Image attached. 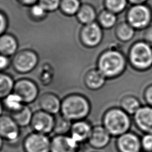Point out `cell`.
I'll list each match as a JSON object with an SVG mask.
<instances>
[{
    "label": "cell",
    "instance_id": "1",
    "mask_svg": "<svg viewBox=\"0 0 152 152\" xmlns=\"http://www.w3.org/2000/svg\"><path fill=\"white\" fill-rule=\"evenodd\" d=\"M128 64L126 56L119 48L112 46L100 53L96 68L107 80H114L124 74Z\"/></svg>",
    "mask_w": 152,
    "mask_h": 152
},
{
    "label": "cell",
    "instance_id": "2",
    "mask_svg": "<svg viewBox=\"0 0 152 152\" xmlns=\"http://www.w3.org/2000/svg\"><path fill=\"white\" fill-rule=\"evenodd\" d=\"M102 125L112 137L116 138L130 131L132 119L131 116L119 106H113L104 111Z\"/></svg>",
    "mask_w": 152,
    "mask_h": 152
},
{
    "label": "cell",
    "instance_id": "3",
    "mask_svg": "<svg viewBox=\"0 0 152 152\" xmlns=\"http://www.w3.org/2000/svg\"><path fill=\"white\" fill-rule=\"evenodd\" d=\"M90 111V101L80 94H71L61 100L60 113L72 122L85 119Z\"/></svg>",
    "mask_w": 152,
    "mask_h": 152
},
{
    "label": "cell",
    "instance_id": "4",
    "mask_svg": "<svg viewBox=\"0 0 152 152\" xmlns=\"http://www.w3.org/2000/svg\"><path fill=\"white\" fill-rule=\"evenodd\" d=\"M128 63L137 72H145L152 68V47L143 40L135 41L126 55Z\"/></svg>",
    "mask_w": 152,
    "mask_h": 152
},
{
    "label": "cell",
    "instance_id": "5",
    "mask_svg": "<svg viewBox=\"0 0 152 152\" xmlns=\"http://www.w3.org/2000/svg\"><path fill=\"white\" fill-rule=\"evenodd\" d=\"M125 20L136 30H144L152 23V8L147 4L132 5L125 14Z\"/></svg>",
    "mask_w": 152,
    "mask_h": 152
},
{
    "label": "cell",
    "instance_id": "6",
    "mask_svg": "<svg viewBox=\"0 0 152 152\" xmlns=\"http://www.w3.org/2000/svg\"><path fill=\"white\" fill-rule=\"evenodd\" d=\"M39 62L38 55L33 50L24 49L18 51L11 59L14 69L19 74H27L32 71Z\"/></svg>",
    "mask_w": 152,
    "mask_h": 152
},
{
    "label": "cell",
    "instance_id": "7",
    "mask_svg": "<svg viewBox=\"0 0 152 152\" xmlns=\"http://www.w3.org/2000/svg\"><path fill=\"white\" fill-rule=\"evenodd\" d=\"M103 30L97 22L84 25L79 34L81 44L88 48L98 46L103 39Z\"/></svg>",
    "mask_w": 152,
    "mask_h": 152
},
{
    "label": "cell",
    "instance_id": "8",
    "mask_svg": "<svg viewBox=\"0 0 152 152\" xmlns=\"http://www.w3.org/2000/svg\"><path fill=\"white\" fill-rule=\"evenodd\" d=\"M13 91L17 94L24 104L34 102L39 96V90L35 82L29 78H20L15 81Z\"/></svg>",
    "mask_w": 152,
    "mask_h": 152
},
{
    "label": "cell",
    "instance_id": "9",
    "mask_svg": "<svg viewBox=\"0 0 152 152\" xmlns=\"http://www.w3.org/2000/svg\"><path fill=\"white\" fill-rule=\"evenodd\" d=\"M51 139L48 135L32 132L23 142L24 152H50Z\"/></svg>",
    "mask_w": 152,
    "mask_h": 152
},
{
    "label": "cell",
    "instance_id": "10",
    "mask_svg": "<svg viewBox=\"0 0 152 152\" xmlns=\"http://www.w3.org/2000/svg\"><path fill=\"white\" fill-rule=\"evenodd\" d=\"M55 122V115L39 110L33 112L30 126L34 132L49 135L52 133Z\"/></svg>",
    "mask_w": 152,
    "mask_h": 152
},
{
    "label": "cell",
    "instance_id": "11",
    "mask_svg": "<svg viewBox=\"0 0 152 152\" xmlns=\"http://www.w3.org/2000/svg\"><path fill=\"white\" fill-rule=\"evenodd\" d=\"M20 136V127L10 115L0 116V137L9 144L15 143Z\"/></svg>",
    "mask_w": 152,
    "mask_h": 152
},
{
    "label": "cell",
    "instance_id": "12",
    "mask_svg": "<svg viewBox=\"0 0 152 152\" xmlns=\"http://www.w3.org/2000/svg\"><path fill=\"white\" fill-rule=\"evenodd\" d=\"M115 147L118 152H141V137L129 131L116 138Z\"/></svg>",
    "mask_w": 152,
    "mask_h": 152
},
{
    "label": "cell",
    "instance_id": "13",
    "mask_svg": "<svg viewBox=\"0 0 152 152\" xmlns=\"http://www.w3.org/2000/svg\"><path fill=\"white\" fill-rule=\"evenodd\" d=\"M135 127L142 134H152V107L142 105L132 116Z\"/></svg>",
    "mask_w": 152,
    "mask_h": 152
},
{
    "label": "cell",
    "instance_id": "14",
    "mask_svg": "<svg viewBox=\"0 0 152 152\" xmlns=\"http://www.w3.org/2000/svg\"><path fill=\"white\" fill-rule=\"evenodd\" d=\"M80 145L68 135H55L51 138L50 152H78Z\"/></svg>",
    "mask_w": 152,
    "mask_h": 152
},
{
    "label": "cell",
    "instance_id": "15",
    "mask_svg": "<svg viewBox=\"0 0 152 152\" xmlns=\"http://www.w3.org/2000/svg\"><path fill=\"white\" fill-rule=\"evenodd\" d=\"M112 137L102 125H97L93 126L87 142L93 148L100 150L109 145Z\"/></svg>",
    "mask_w": 152,
    "mask_h": 152
},
{
    "label": "cell",
    "instance_id": "16",
    "mask_svg": "<svg viewBox=\"0 0 152 152\" xmlns=\"http://www.w3.org/2000/svg\"><path fill=\"white\" fill-rule=\"evenodd\" d=\"M93 127L90 122L86 119L74 121L72 122L69 135L81 145L88 141Z\"/></svg>",
    "mask_w": 152,
    "mask_h": 152
},
{
    "label": "cell",
    "instance_id": "17",
    "mask_svg": "<svg viewBox=\"0 0 152 152\" xmlns=\"http://www.w3.org/2000/svg\"><path fill=\"white\" fill-rule=\"evenodd\" d=\"M38 105L40 110L56 115L61 112V100L55 94L46 92L38 98Z\"/></svg>",
    "mask_w": 152,
    "mask_h": 152
},
{
    "label": "cell",
    "instance_id": "18",
    "mask_svg": "<svg viewBox=\"0 0 152 152\" xmlns=\"http://www.w3.org/2000/svg\"><path fill=\"white\" fill-rule=\"evenodd\" d=\"M107 80L96 67L88 69L84 77L86 87L91 90H98L102 88Z\"/></svg>",
    "mask_w": 152,
    "mask_h": 152
},
{
    "label": "cell",
    "instance_id": "19",
    "mask_svg": "<svg viewBox=\"0 0 152 152\" xmlns=\"http://www.w3.org/2000/svg\"><path fill=\"white\" fill-rule=\"evenodd\" d=\"M18 41L14 36L10 33L0 36V54L11 57L18 52Z\"/></svg>",
    "mask_w": 152,
    "mask_h": 152
},
{
    "label": "cell",
    "instance_id": "20",
    "mask_svg": "<svg viewBox=\"0 0 152 152\" xmlns=\"http://www.w3.org/2000/svg\"><path fill=\"white\" fill-rule=\"evenodd\" d=\"M136 30L126 21L118 23L115 27V36L116 39L122 43L131 41L135 36Z\"/></svg>",
    "mask_w": 152,
    "mask_h": 152
},
{
    "label": "cell",
    "instance_id": "21",
    "mask_svg": "<svg viewBox=\"0 0 152 152\" xmlns=\"http://www.w3.org/2000/svg\"><path fill=\"white\" fill-rule=\"evenodd\" d=\"M141 106L142 104L140 100L133 94H125L119 100V107L132 116Z\"/></svg>",
    "mask_w": 152,
    "mask_h": 152
},
{
    "label": "cell",
    "instance_id": "22",
    "mask_svg": "<svg viewBox=\"0 0 152 152\" xmlns=\"http://www.w3.org/2000/svg\"><path fill=\"white\" fill-rule=\"evenodd\" d=\"M76 14L77 20L84 25L95 22L97 18L95 7L90 4H83Z\"/></svg>",
    "mask_w": 152,
    "mask_h": 152
},
{
    "label": "cell",
    "instance_id": "23",
    "mask_svg": "<svg viewBox=\"0 0 152 152\" xmlns=\"http://www.w3.org/2000/svg\"><path fill=\"white\" fill-rule=\"evenodd\" d=\"M33 112L26 104L18 111L10 113V116L20 127H25L30 125Z\"/></svg>",
    "mask_w": 152,
    "mask_h": 152
},
{
    "label": "cell",
    "instance_id": "24",
    "mask_svg": "<svg viewBox=\"0 0 152 152\" xmlns=\"http://www.w3.org/2000/svg\"><path fill=\"white\" fill-rule=\"evenodd\" d=\"M97 23L103 29L110 30L118 24V14L106 9L102 10L97 15Z\"/></svg>",
    "mask_w": 152,
    "mask_h": 152
},
{
    "label": "cell",
    "instance_id": "25",
    "mask_svg": "<svg viewBox=\"0 0 152 152\" xmlns=\"http://www.w3.org/2000/svg\"><path fill=\"white\" fill-rule=\"evenodd\" d=\"M72 121L64 116L61 113L55 115V122L53 133L55 135H68L69 134Z\"/></svg>",
    "mask_w": 152,
    "mask_h": 152
},
{
    "label": "cell",
    "instance_id": "26",
    "mask_svg": "<svg viewBox=\"0 0 152 152\" xmlns=\"http://www.w3.org/2000/svg\"><path fill=\"white\" fill-rule=\"evenodd\" d=\"M2 103L4 108L10 112V113L19 110L25 104L21 98L14 91L3 99Z\"/></svg>",
    "mask_w": 152,
    "mask_h": 152
},
{
    "label": "cell",
    "instance_id": "27",
    "mask_svg": "<svg viewBox=\"0 0 152 152\" xmlns=\"http://www.w3.org/2000/svg\"><path fill=\"white\" fill-rule=\"evenodd\" d=\"M15 81L8 74L0 71V100L13 91Z\"/></svg>",
    "mask_w": 152,
    "mask_h": 152
},
{
    "label": "cell",
    "instance_id": "28",
    "mask_svg": "<svg viewBox=\"0 0 152 152\" xmlns=\"http://www.w3.org/2000/svg\"><path fill=\"white\" fill-rule=\"evenodd\" d=\"M104 8L116 14L126 10L129 2L128 0H103Z\"/></svg>",
    "mask_w": 152,
    "mask_h": 152
},
{
    "label": "cell",
    "instance_id": "29",
    "mask_svg": "<svg viewBox=\"0 0 152 152\" xmlns=\"http://www.w3.org/2000/svg\"><path fill=\"white\" fill-rule=\"evenodd\" d=\"M80 0H61L60 7L62 11L67 15H74L81 7Z\"/></svg>",
    "mask_w": 152,
    "mask_h": 152
},
{
    "label": "cell",
    "instance_id": "30",
    "mask_svg": "<svg viewBox=\"0 0 152 152\" xmlns=\"http://www.w3.org/2000/svg\"><path fill=\"white\" fill-rule=\"evenodd\" d=\"M61 0H39L38 3L40 4L47 12L56 11L60 7Z\"/></svg>",
    "mask_w": 152,
    "mask_h": 152
},
{
    "label": "cell",
    "instance_id": "31",
    "mask_svg": "<svg viewBox=\"0 0 152 152\" xmlns=\"http://www.w3.org/2000/svg\"><path fill=\"white\" fill-rule=\"evenodd\" d=\"M30 12L31 15H33V18L37 19L42 18L45 15H46L47 11L45 10V8L39 3L34 4L31 5L30 8Z\"/></svg>",
    "mask_w": 152,
    "mask_h": 152
},
{
    "label": "cell",
    "instance_id": "32",
    "mask_svg": "<svg viewBox=\"0 0 152 152\" xmlns=\"http://www.w3.org/2000/svg\"><path fill=\"white\" fill-rule=\"evenodd\" d=\"M141 145L144 152H152V134H143L141 137Z\"/></svg>",
    "mask_w": 152,
    "mask_h": 152
},
{
    "label": "cell",
    "instance_id": "33",
    "mask_svg": "<svg viewBox=\"0 0 152 152\" xmlns=\"http://www.w3.org/2000/svg\"><path fill=\"white\" fill-rule=\"evenodd\" d=\"M142 96L145 104L152 107V83L145 87L143 91Z\"/></svg>",
    "mask_w": 152,
    "mask_h": 152
},
{
    "label": "cell",
    "instance_id": "34",
    "mask_svg": "<svg viewBox=\"0 0 152 152\" xmlns=\"http://www.w3.org/2000/svg\"><path fill=\"white\" fill-rule=\"evenodd\" d=\"M11 64L10 57L0 54V71L4 72Z\"/></svg>",
    "mask_w": 152,
    "mask_h": 152
},
{
    "label": "cell",
    "instance_id": "35",
    "mask_svg": "<svg viewBox=\"0 0 152 152\" xmlns=\"http://www.w3.org/2000/svg\"><path fill=\"white\" fill-rule=\"evenodd\" d=\"M142 40L152 47V24L143 30Z\"/></svg>",
    "mask_w": 152,
    "mask_h": 152
},
{
    "label": "cell",
    "instance_id": "36",
    "mask_svg": "<svg viewBox=\"0 0 152 152\" xmlns=\"http://www.w3.org/2000/svg\"><path fill=\"white\" fill-rule=\"evenodd\" d=\"M8 26L7 20L3 14L0 12V36L4 34Z\"/></svg>",
    "mask_w": 152,
    "mask_h": 152
},
{
    "label": "cell",
    "instance_id": "37",
    "mask_svg": "<svg viewBox=\"0 0 152 152\" xmlns=\"http://www.w3.org/2000/svg\"><path fill=\"white\" fill-rule=\"evenodd\" d=\"M129 4L130 5H140V4H147L148 0H128Z\"/></svg>",
    "mask_w": 152,
    "mask_h": 152
},
{
    "label": "cell",
    "instance_id": "38",
    "mask_svg": "<svg viewBox=\"0 0 152 152\" xmlns=\"http://www.w3.org/2000/svg\"><path fill=\"white\" fill-rule=\"evenodd\" d=\"M20 1H21L22 2H23L26 5H32L36 4V2L37 1H38L39 0H20Z\"/></svg>",
    "mask_w": 152,
    "mask_h": 152
},
{
    "label": "cell",
    "instance_id": "39",
    "mask_svg": "<svg viewBox=\"0 0 152 152\" xmlns=\"http://www.w3.org/2000/svg\"><path fill=\"white\" fill-rule=\"evenodd\" d=\"M3 109H4V106H3L2 103V102H1V101L0 100V116H1V115H2Z\"/></svg>",
    "mask_w": 152,
    "mask_h": 152
},
{
    "label": "cell",
    "instance_id": "40",
    "mask_svg": "<svg viewBox=\"0 0 152 152\" xmlns=\"http://www.w3.org/2000/svg\"><path fill=\"white\" fill-rule=\"evenodd\" d=\"M2 140L1 138V137H0V150H1V147H2Z\"/></svg>",
    "mask_w": 152,
    "mask_h": 152
}]
</instances>
